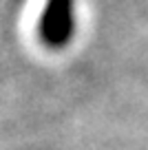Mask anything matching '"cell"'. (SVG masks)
<instances>
[{
    "label": "cell",
    "instance_id": "1",
    "mask_svg": "<svg viewBox=\"0 0 148 150\" xmlns=\"http://www.w3.org/2000/svg\"><path fill=\"white\" fill-rule=\"evenodd\" d=\"M75 0H46L38 20V38L46 49L58 51L73 40Z\"/></svg>",
    "mask_w": 148,
    "mask_h": 150
}]
</instances>
